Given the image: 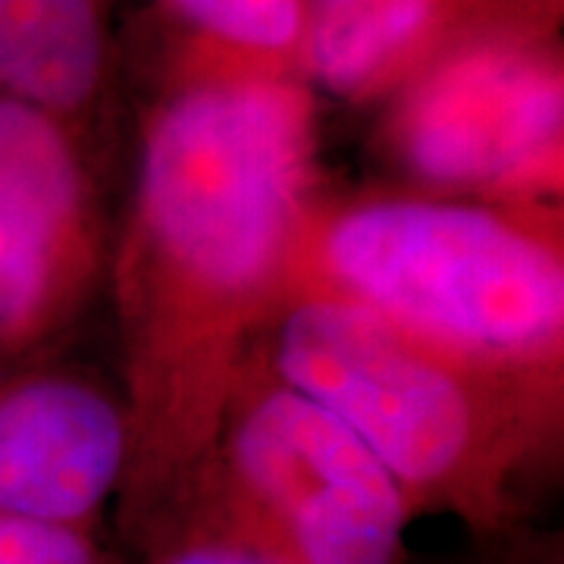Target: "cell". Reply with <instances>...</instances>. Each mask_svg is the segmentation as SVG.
Returning <instances> with one entry per match:
<instances>
[{
	"label": "cell",
	"mask_w": 564,
	"mask_h": 564,
	"mask_svg": "<svg viewBox=\"0 0 564 564\" xmlns=\"http://www.w3.org/2000/svg\"><path fill=\"white\" fill-rule=\"evenodd\" d=\"M129 462L120 383L57 361L0 377V518L101 533Z\"/></svg>",
	"instance_id": "52a82bcc"
},
{
	"label": "cell",
	"mask_w": 564,
	"mask_h": 564,
	"mask_svg": "<svg viewBox=\"0 0 564 564\" xmlns=\"http://www.w3.org/2000/svg\"><path fill=\"white\" fill-rule=\"evenodd\" d=\"M486 0H304L302 79L348 107H380L470 22Z\"/></svg>",
	"instance_id": "ba28073f"
},
{
	"label": "cell",
	"mask_w": 564,
	"mask_h": 564,
	"mask_svg": "<svg viewBox=\"0 0 564 564\" xmlns=\"http://www.w3.org/2000/svg\"><path fill=\"white\" fill-rule=\"evenodd\" d=\"M254 351L377 455L414 518H452L477 545L530 527L558 477L562 383L467 361L307 289L285 295Z\"/></svg>",
	"instance_id": "7a4b0ae2"
},
{
	"label": "cell",
	"mask_w": 564,
	"mask_h": 564,
	"mask_svg": "<svg viewBox=\"0 0 564 564\" xmlns=\"http://www.w3.org/2000/svg\"><path fill=\"white\" fill-rule=\"evenodd\" d=\"M135 552L139 564H285L263 545L195 511L166 521Z\"/></svg>",
	"instance_id": "8fae6325"
},
{
	"label": "cell",
	"mask_w": 564,
	"mask_h": 564,
	"mask_svg": "<svg viewBox=\"0 0 564 564\" xmlns=\"http://www.w3.org/2000/svg\"><path fill=\"white\" fill-rule=\"evenodd\" d=\"M292 289L355 304L467 361L564 386V204L323 185L295 242Z\"/></svg>",
	"instance_id": "3957f363"
},
{
	"label": "cell",
	"mask_w": 564,
	"mask_h": 564,
	"mask_svg": "<svg viewBox=\"0 0 564 564\" xmlns=\"http://www.w3.org/2000/svg\"><path fill=\"white\" fill-rule=\"evenodd\" d=\"M0 564H126L98 530L0 518Z\"/></svg>",
	"instance_id": "7c38bea8"
},
{
	"label": "cell",
	"mask_w": 564,
	"mask_h": 564,
	"mask_svg": "<svg viewBox=\"0 0 564 564\" xmlns=\"http://www.w3.org/2000/svg\"><path fill=\"white\" fill-rule=\"evenodd\" d=\"M323 185L307 82L163 76L107 258L132 421L117 524L132 549L202 480L232 386L289 295L295 242Z\"/></svg>",
	"instance_id": "6da1fadb"
},
{
	"label": "cell",
	"mask_w": 564,
	"mask_h": 564,
	"mask_svg": "<svg viewBox=\"0 0 564 564\" xmlns=\"http://www.w3.org/2000/svg\"><path fill=\"white\" fill-rule=\"evenodd\" d=\"M484 564H564V536L555 530H514L492 543H480Z\"/></svg>",
	"instance_id": "4fadbf2b"
},
{
	"label": "cell",
	"mask_w": 564,
	"mask_h": 564,
	"mask_svg": "<svg viewBox=\"0 0 564 564\" xmlns=\"http://www.w3.org/2000/svg\"><path fill=\"white\" fill-rule=\"evenodd\" d=\"M166 76L229 73L302 79L304 0H158Z\"/></svg>",
	"instance_id": "30bf717a"
},
{
	"label": "cell",
	"mask_w": 564,
	"mask_h": 564,
	"mask_svg": "<svg viewBox=\"0 0 564 564\" xmlns=\"http://www.w3.org/2000/svg\"><path fill=\"white\" fill-rule=\"evenodd\" d=\"M489 20L518 22L543 32H562L564 0H486Z\"/></svg>",
	"instance_id": "5bb4252c"
},
{
	"label": "cell",
	"mask_w": 564,
	"mask_h": 564,
	"mask_svg": "<svg viewBox=\"0 0 564 564\" xmlns=\"http://www.w3.org/2000/svg\"><path fill=\"white\" fill-rule=\"evenodd\" d=\"M110 0H0V91L47 110L85 144L113 88Z\"/></svg>",
	"instance_id": "9c48e42d"
},
{
	"label": "cell",
	"mask_w": 564,
	"mask_h": 564,
	"mask_svg": "<svg viewBox=\"0 0 564 564\" xmlns=\"http://www.w3.org/2000/svg\"><path fill=\"white\" fill-rule=\"evenodd\" d=\"M185 511L285 564H411L408 530L417 521L377 455L258 351L232 386Z\"/></svg>",
	"instance_id": "277c9868"
},
{
	"label": "cell",
	"mask_w": 564,
	"mask_h": 564,
	"mask_svg": "<svg viewBox=\"0 0 564 564\" xmlns=\"http://www.w3.org/2000/svg\"><path fill=\"white\" fill-rule=\"evenodd\" d=\"M377 110V154L395 185L564 204L562 32L470 22Z\"/></svg>",
	"instance_id": "5b68a950"
},
{
	"label": "cell",
	"mask_w": 564,
	"mask_h": 564,
	"mask_svg": "<svg viewBox=\"0 0 564 564\" xmlns=\"http://www.w3.org/2000/svg\"><path fill=\"white\" fill-rule=\"evenodd\" d=\"M110 239L88 144L0 91V355L47 345L107 276Z\"/></svg>",
	"instance_id": "8992f818"
}]
</instances>
